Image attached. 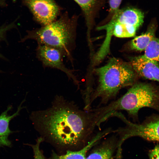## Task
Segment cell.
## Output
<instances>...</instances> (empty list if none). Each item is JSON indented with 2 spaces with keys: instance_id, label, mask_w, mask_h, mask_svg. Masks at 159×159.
<instances>
[{
  "instance_id": "cell-7",
  "label": "cell",
  "mask_w": 159,
  "mask_h": 159,
  "mask_svg": "<svg viewBox=\"0 0 159 159\" xmlns=\"http://www.w3.org/2000/svg\"><path fill=\"white\" fill-rule=\"evenodd\" d=\"M128 133L131 137L138 136L151 142H159V117L151 119L141 124L132 122Z\"/></svg>"
},
{
  "instance_id": "cell-19",
  "label": "cell",
  "mask_w": 159,
  "mask_h": 159,
  "mask_svg": "<svg viewBox=\"0 0 159 159\" xmlns=\"http://www.w3.org/2000/svg\"><path fill=\"white\" fill-rule=\"evenodd\" d=\"M117 113V112H116L115 113L114 115V116H115V115ZM117 150L119 151H121L122 150V149L121 148V149H119L118 148H117Z\"/></svg>"
},
{
  "instance_id": "cell-14",
  "label": "cell",
  "mask_w": 159,
  "mask_h": 159,
  "mask_svg": "<svg viewBox=\"0 0 159 159\" xmlns=\"http://www.w3.org/2000/svg\"><path fill=\"white\" fill-rule=\"evenodd\" d=\"M43 141L41 137L38 138L35 144L30 145L32 148L34 153V159H45L42 152L40 149L41 143Z\"/></svg>"
},
{
  "instance_id": "cell-24",
  "label": "cell",
  "mask_w": 159,
  "mask_h": 159,
  "mask_svg": "<svg viewBox=\"0 0 159 159\" xmlns=\"http://www.w3.org/2000/svg\"><path fill=\"white\" fill-rule=\"evenodd\" d=\"M13 1H16V0H12Z\"/></svg>"
},
{
  "instance_id": "cell-21",
  "label": "cell",
  "mask_w": 159,
  "mask_h": 159,
  "mask_svg": "<svg viewBox=\"0 0 159 159\" xmlns=\"http://www.w3.org/2000/svg\"><path fill=\"white\" fill-rule=\"evenodd\" d=\"M120 114H121V113H120L118 115H117V117H118V115H119ZM116 132H117V131H116ZM118 146L119 147H121V146H119V145L118 144Z\"/></svg>"
},
{
  "instance_id": "cell-16",
  "label": "cell",
  "mask_w": 159,
  "mask_h": 159,
  "mask_svg": "<svg viewBox=\"0 0 159 159\" xmlns=\"http://www.w3.org/2000/svg\"><path fill=\"white\" fill-rule=\"evenodd\" d=\"M14 23L13 22L9 24L3 25L0 27V41L4 39L6 32L14 28Z\"/></svg>"
},
{
  "instance_id": "cell-2",
  "label": "cell",
  "mask_w": 159,
  "mask_h": 159,
  "mask_svg": "<svg viewBox=\"0 0 159 159\" xmlns=\"http://www.w3.org/2000/svg\"><path fill=\"white\" fill-rule=\"evenodd\" d=\"M78 18L75 15L70 16L66 12L51 23L28 31L23 41L32 39L38 44L57 49L72 62V54L75 48Z\"/></svg>"
},
{
  "instance_id": "cell-9",
  "label": "cell",
  "mask_w": 159,
  "mask_h": 159,
  "mask_svg": "<svg viewBox=\"0 0 159 159\" xmlns=\"http://www.w3.org/2000/svg\"><path fill=\"white\" fill-rule=\"evenodd\" d=\"M22 103V102L18 107L16 112L13 115H10L8 113V112L12 108V107L9 106L0 115V147L11 146V142L8 139L9 136L12 132L9 127V122L19 115L20 110L22 108L21 106Z\"/></svg>"
},
{
  "instance_id": "cell-20",
  "label": "cell",
  "mask_w": 159,
  "mask_h": 159,
  "mask_svg": "<svg viewBox=\"0 0 159 159\" xmlns=\"http://www.w3.org/2000/svg\"><path fill=\"white\" fill-rule=\"evenodd\" d=\"M115 113H114V114L113 116H114V115ZM117 151L118 152H122V150L121 151H118V150H117Z\"/></svg>"
},
{
  "instance_id": "cell-23",
  "label": "cell",
  "mask_w": 159,
  "mask_h": 159,
  "mask_svg": "<svg viewBox=\"0 0 159 159\" xmlns=\"http://www.w3.org/2000/svg\"><path fill=\"white\" fill-rule=\"evenodd\" d=\"M118 113H119L118 112V113H117L116 114V115H117V114ZM115 132H116V131H115ZM117 147L118 148H119V149H121V148H119L118 147V146H117Z\"/></svg>"
},
{
  "instance_id": "cell-18",
  "label": "cell",
  "mask_w": 159,
  "mask_h": 159,
  "mask_svg": "<svg viewBox=\"0 0 159 159\" xmlns=\"http://www.w3.org/2000/svg\"><path fill=\"white\" fill-rule=\"evenodd\" d=\"M5 0H0V6H3L5 5Z\"/></svg>"
},
{
  "instance_id": "cell-17",
  "label": "cell",
  "mask_w": 159,
  "mask_h": 159,
  "mask_svg": "<svg viewBox=\"0 0 159 159\" xmlns=\"http://www.w3.org/2000/svg\"><path fill=\"white\" fill-rule=\"evenodd\" d=\"M149 159H159V144L157 143L148 153Z\"/></svg>"
},
{
  "instance_id": "cell-6",
  "label": "cell",
  "mask_w": 159,
  "mask_h": 159,
  "mask_svg": "<svg viewBox=\"0 0 159 159\" xmlns=\"http://www.w3.org/2000/svg\"><path fill=\"white\" fill-rule=\"evenodd\" d=\"M38 58L45 67L55 68L64 72L79 87V81L73 70L67 67L63 62L64 55L59 50L44 45L38 44L36 49Z\"/></svg>"
},
{
  "instance_id": "cell-1",
  "label": "cell",
  "mask_w": 159,
  "mask_h": 159,
  "mask_svg": "<svg viewBox=\"0 0 159 159\" xmlns=\"http://www.w3.org/2000/svg\"><path fill=\"white\" fill-rule=\"evenodd\" d=\"M30 119L43 140L66 151L84 147L97 126L92 110H81L61 96H57L50 107L33 112Z\"/></svg>"
},
{
  "instance_id": "cell-26",
  "label": "cell",
  "mask_w": 159,
  "mask_h": 159,
  "mask_svg": "<svg viewBox=\"0 0 159 159\" xmlns=\"http://www.w3.org/2000/svg\"><path fill=\"white\" fill-rule=\"evenodd\" d=\"M117 113H118V112H117ZM117 113H116V114H117ZM115 116H116V115H115ZM118 149H119V148H118Z\"/></svg>"
},
{
  "instance_id": "cell-3",
  "label": "cell",
  "mask_w": 159,
  "mask_h": 159,
  "mask_svg": "<svg viewBox=\"0 0 159 159\" xmlns=\"http://www.w3.org/2000/svg\"><path fill=\"white\" fill-rule=\"evenodd\" d=\"M97 86L91 95L90 104L97 98L102 102L106 103L115 97L121 89L132 86L137 82V74L129 65L115 58L105 65L97 68Z\"/></svg>"
},
{
  "instance_id": "cell-22",
  "label": "cell",
  "mask_w": 159,
  "mask_h": 159,
  "mask_svg": "<svg viewBox=\"0 0 159 159\" xmlns=\"http://www.w3.org/2000/svg\"><path fill=\"white\" fill-rule=\"evenodd\" d=\"M120 113H118L117 115V116ZM115 131H116V130H115ZM118 147H119V148H121V147H119V146H118Z\"/></svg>"
},
{
  "instance_id": "cell-10",
  "label": "cell",
  "mask_w": 159,
  "mask_h": 159,
  "mask_svg": "<svg viewBox=\"0 0 159 159\" xmlns=\"http://www.w3.org/2000/svg\"><path fill=\"white\" fill-rule=\"evenodd\" d=\"M74 0L80 6L83 14L87 27V35L89 37L94 17L101 6V0Z\"/></svg>"
},
{
  "instance_id": "cell-15",
  "label": "cell",
  "mask_w": 159,
  "mask_h": 159,
  "mask_svg": "<svg viewBox=\"0 0 159 159\" xmlns=\"http://www.w3.org/2000/svg\"><path fill=\"white\" fill-rule=\"evenodd\" d=\"M122 0H109V13L112 16L120 9Z\"/></svg>"
},
{
  "instance_id": "cell-11",
  "label": "cell",
  "mask_w": 159,
  "mask_h": 159,
  "mask_svg": "<svg viewBox=\"0 0 159 159\" xmlns=\"http://www.w3.org/2000/svg\"><path fill=\"white\" fill-rule=\"evenodd\" d=\"M117 146L114 139L106 140L93 150L86 159H114V154Z\"/></svg>"
},
{
  "instance_id": "cell-27",
  "label": "cell",
  "mask_w": 159,
  "mask_h": 159,
  "mask_svg": "<svg viewBox=\"0 0 159 159\" xmlns=\"http://www.w3.org/2000/svg\"><path fill=\"white\" fill-rule=\"evenodd\" d=\"M117 148H118V147H117Z\"/></svg>"
},
{
  "instance_id": "cell-25",
  "label": "cell",
  "mask_w": 159,
  "mask_h": 159,
  "mask_svg": "<svg viewBox=\"0 0 159 159\" xmlns=\"http://www.w3.org/2000/svg\"><path fill=\"white\" fill-rule=\"evenodd\" d=\"M116 117H117V115H116ZM117 146H118V144H117Z\"/></svg>"
},
{
  "instance_id": "cell-4",
  "label": "cell",
  "mask_w": 159,
  "mask_h": 159,
  "mask_svg": "<svg viewBox=\"0 0 159 159\" xmlns=\"http://www.w3.org/2000/svg\"><path fill=\"white\" fill-rule=\"evenodd\" d=\"M159 107V89L151 84L137 82L122 97L99 110L102 117L108 119L118 110H125L130 116L136 117L142 108Z\"/></svg>"
},
{
  "instance_id": "cell-13",
  "label": "cell",
  "mask_w": 159,
  "mask_h": 159,
  "mask_svg": "<svg viewBox=\"0 0 159 159\" xmlns=\"http://www.w3.org/2000/svg\"><path fill=\"white\" fill-rule=\"evenodd\" d=\"M144 56L147 58L159 62V39L155 37L145 50Z\"/></svg>"
},
{
  "instance_id": "cell-5",
  "label": "cell",
  "mask_w": 159,
  "mask_h": 159,
  "mask_svg": "<svg viewBox=\"0 0 159 159\" xmlns=\"http://www.w3.org/2000/svg\"><path fill=\"white\" fill-rule=\"evenodd\" d=\"M24 3L34 19L42 26L57 19L61 10L54 0H24Z\"/></svg>"
},
{
  "instance_id": "cell-12",
  "label": "cell",
  "mask_w": 159,
  "mask_h": 159,
  "mask_svg": "<svg viewBox=\"0 0 159 159\" xmlns=\"http://www.w3.org/2000/svg\"><path fill=\"white\" fill-rule=\"evenodd\" d=\"M156 28L155 25L153 24H151L145 32L135 37L130 43L131 49L138 51H145L151 40L155 37Z\"/></svg>"
},
{
  "instance_id": "cell-8",
  "label": "cell",
  "mask_w": 159,
  "mask_h": 159,
  "mask_svg": "<svg viewBox=\"0 0 159 159\" xmlns=\"http://www.w3.org/2000/svg\"><path fill=\"white\" fill-rule=\"evenodd\" d=\"M108 134L106 130L99 133L84 147L78 150H68L66 151L65 154L62 155H59L53 152L50 159H86L88 151Z\"/></svg>"
}]
</instances>
